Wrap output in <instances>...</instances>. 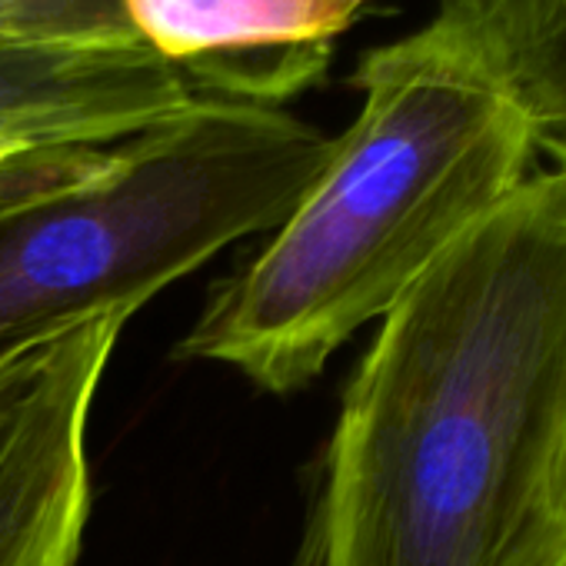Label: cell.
Returning a JSON list of instances; mask_svg holds the SVG:
<instances>
[{
    "label": "cell",
    "instance_id": "obj_1",
    "mask_svg": "<svg viewBox=\"0 0 566 566\" xmlns=\"http://www.w3.org/2000/svg\"><path fill=\"white\" fill-rule=\"evenodd\" d=\"M566 447V177L530 174L380 321L297 566H543Z\"/></svg>",
    "mask_w": 566,
    "mask_h": 566
},
{
    "label": "cell",
    "instance_id": "obj_2",
    "mask_svg": "<svg viewBox=\"0 0 566 566\" xmlns=\"http://www.w3.org/2000/svg\"><path fill=\"white\" fill-rule=\"evenodd\" d=\"M354 120L243 270L213 283L180 360L266 394L307 387L533 174V134L457 0L360 54Z\"/></svg>",
    "mask_w": 566,
    "mask_h": 566
},
{
    "label": "cell",
    "instance_id": "obj_3",
    "mask_svg": "<svg viewBox=\"0 0 566 566\" xmlns=\"http://www.w3.org/2000/svg\"><path fill=\"white\" fill-rule=\"evenodd\" d=\"M331 137L287 107L197 97L0 207V360L104 311L137 314L220 250L270 233Z\"/></svg>",
    "mask_w": 566,
    "mask_h": 566
},
{
    "label": "cell",
    "instance_id": "obj_4",
    "mask_svg": "<svg viewBox=\"0 0 566 566\" xmlns=\"http://www.w3.org/2000/svg\"><path fill=\"white\" fill-rule=\"evenodd\" d=\"M367 0H120L140 48L197 97L287 107L331 71Z\"/></svg>",
    "mask_w": 566,
    "mask_h": 566
},
{
    "label": "cell",
    "instance_id": "obj_5",
    "mask_svg": "<svg viewBox=\"0 0 566 566\" xmlns=\"http://www.w3.org/2000/svg\"><path fill=\"white\" fill-rule=\"evenodd\" d=\"M130 314H94L38 410L0 453V566H77L91 516L87 427Z\"/></svg>",
    "mask_w": 566,
    "mask_h": 566
},
{
    "label": "cell",
    "instance_id": "obj_6",
    "mask_svg": "<svg viewBox=\"0 0 566 566\" xmlns=\"http://www.w3.org/2000/svg\"><path fill=\"white\" fill-rule=\"evenodd\" d=\"M193 101L187 81L140 44H0V140L111 147Z\"/></svg>",
    "mask_w": 566,
    "mask_h": 566
},
{
    "label": "cell",
    "instance_id": "obj_7",
    "mask_svg": "<svg viewBox=\"0 0 566 566\" xmlns=\"http://www.w3.org/2000/svg\"><path fill=\"white\" fill-rule=\"evenodd\" d=\"M536 150L566 177V0H457Z\"/></svg>",
    "mask_w": 566,
    "mask_h": 566
},
{
    "label": "cell",
    "instance_id": "obj_8",
    "mask_svg": "<svg viewBox=\"0 0 566 566\" xmlns=\"http://www.w3.org/2000/svg\"><path fill=\"white\" fill-rule=\"evenodd\" d=\"M4 48L137 44L120 0H0Z\"/></svg>",
    "mask_w": 566,
    "mask_h": 566
},
{
    "label": "cell",
    "instance_id": "obj_9",
    "mask_svg": "<svg viewBox=\"0 0 566 566\" xmlns=\"http://www.w3.org/2000/svg\"><path fill=\"white\" fill-rule=\"evenodd\" d=\"M87 321L81 317L74 324L48 331L0 360V453L14 443V437L24 430V423L38 410L41 397L48 394V387L67 364L71 350L81 337V327Z\"/></svg>",
    "mask_w": 566,
    "mask_h": 566
},
{
    "label": "cell",
    "instance_id": "obj_10",
    "mask_svg": "<svg viewBox=\"0 0 566 566\" xmlns=\"http://www.w3.org/2000/svg\"><path fill=\"white\" fill-rule=\"evenodd\" d=\"M57 164H61V154L34 150V154L18 157L8 167H0V207H4L8 200H14V197H21L24 190L38 187L41 180H48V174H54Z\"/></svg>",
    "mask_w": 566,
    "mask_h": 566
},
{
    "label": "cell",
    "instance_id": "obj_11",
    "mask_svg": "<svg viewBox=\"0 0 566 566\" xmlns=\"http://www.w3.org/2000/svg\"><path fill=\"white\" fill-rule=\"evenodd\" d=\"M566 556V447H563V460L556 470V483H553V503H549V556L543 566H553Z\"/></svg>",
    "mask_w": 566,
    "mask_h": 566
},
{
    "label": "cell",
    "instance_id": "obj_12",
    "mask_svg": "<svg viewBox=\"0 0 566 566\" xmlns=\"http://www.w3.org/2000/svg\"><path fill=\"white\" fill-rule=\"evenodd\" d=\"M34 150H64V147H34V144H21V140H0V167H8L18 157L34 154Z\"/></svg>",
    "mask_w": 566,
    "mask_h": 566
},
{
    "label": "cell",
    "instance_id": "obj_13",
    "mask_svg": "<svg viewBox=\"0 0 566 566\" xmlns=\"http://www.w3.org/2000/svg\"><path fill=\"white\" fill-rule=\"evenodd\" d=\"M553 566H566V556H563V559H559V563H553Z\"/></svg>",
    "mask_w": 566,
    "mask_h": 566
}]
</instances>
